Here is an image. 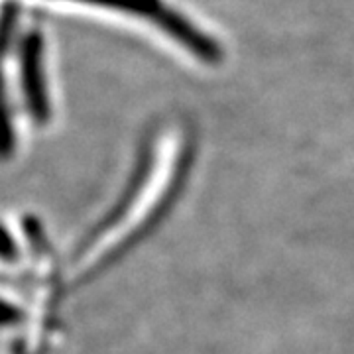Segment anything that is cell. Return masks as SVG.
<instances>
[{
    "mask_svg": "<svg viewBox=\"0 0 354 354\" xmlns=\"http://www.w3.org/2000/svg\"><path fill=\"white\" fill-rule=\"evenodd\" d=\"M77 4H87L95 8H104L116 14H124L132 18L146 20L148 24L164 32L171 41H176L181 50L189 51L203 64H216L223 57V50L218 48L215 39L207 32L199 30L197 26L177 12L171 4L165 0H69Z\"/></svg>",
    "mask_w": 354,
    "mask_h": 354,
    "instance_id": "cell-1",
    "label": "cell"
},
{
    "mask_svg": "<svg viewBox=\"0 0 354 354\" xmlns=\"http://www.w3.org/2000/svg\"><path fill=\"white\" fill-rule=\"evenodd\" d=\"M6 44H12L14 64L18 71V85L24 95L26 104L38 118L48 113L46 85H44V39L38 30H26L16 34L14 41L6 38Z\"/></svg>",
    "mask_w": 354,
    "mask_h": 354,
    "instance_id": "cell-2",
    "label": "cell"
}]
</instances>
